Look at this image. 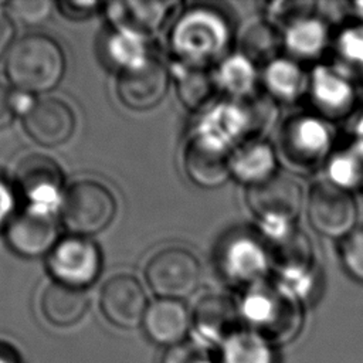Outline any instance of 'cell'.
Wrapping results in <instances>:
<instances>
[{
  "label": "cell",
  "instance_id": "3957f363",
  "mask_svg": "<svg viewBox=\"0 0 363 363\" xmlns=\"http://www.w3.org/2000/svg\"><path fill=\"white\" fill-rule=\"evenodd\" d=\"M230 43V27L216 10H187L174 24L170 47L180 65L206 69L223 55Z\"/></svg>",
  "mask_w": 363,
  "mask_h": 363
},
{
  "label": "cell",
  "instance_id": "e0dca14e",
  "mask_svg": "<svg viewBox=\"0 0 363 363\" xmlns=\"http://www.w3.org/2000/svg\"><path fill=\"white\" fill-rule=\"evenodd\" d=\"M308 92L318 112L325 118L346 116L354 106L356 92L350 79L340 71L318 65L309 78Z\"/></svg>",
  "mask_w": 363,
  "mask_h": 363
},
{
  "label": "cell",
  "instance_id": "4316f807",
  "mask_svg": "<svg viewBox=\"0 0 363 363\" xmlns=\"http://www.w3.org/2000/svg\"><path fill=\"white\" fill-rule=\"evenodd\" d=\"M220 347V363H275L272 345L250 329L237 330Z\"/></svg>",
  "mask_w": 363,
  "mask_h": 363
},
{
  "label": "cell",
  "instance_id": "4dcf8cb0",
  "mask_svg": "<svg viewBox=\"0 0 363 363\" xmlns=\"http://www.w3.org/2000/svg\"><path fill=\"white\" fill-rule=\"evenodd\" d=\"M336 58L343 75L363 79V24L346 27L336 38Z\"/></svg>",
  "mask_w": 363,
  "mask_h": 363
},
{
  "label": "cell",
  "instance_id": "d4e9b609",
  "mask_svg": "<svg viewBox=\"0 0 363 363\" xmlns=\"http://www.w3.org/2000/svg\"><path fill=\"white\" fill-rule=\"evenodd\" d=\"M216 86L233 99H244L254 95L257 71L254 62L245 55L234 54L221 60L214 77Z\"/></svg>",
  "mask_w": 363,
  "mask_h": 363
},
{
  "label": "cell",
  "instance_id": "6da1fadb",
  "mask_svg": "<svg viewBox=\"0 0 363 363\" xmlns=\"http://www.w3.org/2000/svg\"><path fill=\"white\" fill-rule=\"evenodd\" d=\"M67 58L51 35L27 34L11 45L4 58V74L11 88L27 95L52 91L64 78Z\"/></svg>",
  "mask_w": 363,
  "mask_h": 363
},
{
  "label": "cell",
  "instance_id": "603a6c76",
  "mask_svg": "<svg viewBox=\"0 0 363 363\" xmlns=\"http://www.w3.org/2000/svg\"><path fill=\"white\" fill-rule=\"evenodd\" d=\"M99 48L104 62L118 72L139 65L150 57L145 37L123 28L111 27L102 37Z\"/></svg>",
  "mask_w": 363,
  "mask_h": 363
},
{
  "label": "cell",
  "instance_id": "9a60e30c",
  "mask_svg": "<svg viewBox=\"0 0 363 363\" xmlns=\"http://www.w3.org/2000/svg\"><path fill=\"white\" fill-rule=\"evenodd\" d=\"M230 155L231 149L224 145L193 133L183 150L184 172L200 187H218L231 176Z\"/></svg>",
  "mask_w": 363,
  "mask_h": 363
},
{
  "label": "cell",
  "instance_id": "ffe728a7",
  "mask_svg": "<svg viewBox=\"0 0 363 363\" xmlns=\"http://www.w3.org/2000/svg\"><path fill=\"white\" fill-rule=\"evenodd\" d=\"M142 325L152 342L170 347L183 342L191 316L180 301L159 298L147 306Z\"/></svg>",
  "mask_w": 363,
  "mask_h": 363
},
{
  "label": "cell",
  "instance_id": "e575fe53",
  "mask_svg": "<svg viewBox=\"0 0 363 363\" xmlns=\"http://www.w3.org/2000/svg\"><path fill=\"white\" fill-rule=\"evenodd\" d=\"M340 255L347 274L356 281L363 282V227L354 228L345 237Z\"/></svg>",
  "mask_w": 363,
  "mask_h": 363
},
{
  "label": "cell",
  "instance_id": "b9f144b4",
  "mask_svg": "<svg viewBox=\"0 0 363 363\" xmlns=\"http://www.w3.org/2000/svg\"><path fill=\"white\" fill-rule=\"evenodd\" d=\"M357 133H359V139L363 140V116L360 118V121L357 123Z\"/></svg>",
  "mask_w": 363,
  "mask_h": 363
},
{
  "label": "cell",
  "instance_id": "cb8c5ba5",
  "mask_svg": "<svg viewBox=\"0 0 363 363\" xmlns=\"http://www.w3.org/2000/svg\"><path fill=\"white\" fill-rule=\"evenodd\" d=\"M264 85L269 96L281 102H295L309 86V77L294 61L275 58L264 69Z\"/></svg>",
  "mask_w": 363,
  "mask_h": 363
},
{
  "label": "cell",
  "instance_id": "ab89813d",
  "mask_svg": "<svg viewBox=\"0 0 363 363\" xmlns=\"http://www.w3.org/2000/svg\"><path fill=\"white\" fill-rule=\"evenodd\" d=\"M350 7H352V13H353V14L362 21V24H363V1L352 3Z\"/></svg>",
  "mask_w": 363,
  "mask_h": 363
},
{
  "label": "cell",
  "instance_id": "836d02e7",
  "mask_svg": "<svg viewBox=\"0 0 363 363\" xmlns=\"http://www.w3.org/2000/svg\"><path fill=\"white\" fill-rule=\"evenodd\" d=\"M33 99L14 88L0 82V130L13 125L16 118L27 111Z\"/></svg>",
  "mask_w": 363,
  "mask_h": 363
},
{
  "label": "cell",
  "instance_id": "5bb4252c",
  "mask_svg": "<svg viewBox=\"0 0 363 363\" xmlns=\"http://www.w3.org/2000/svg\"><path fill=\"white\" fill-rule=\"evenodd\" d=\"M99 306L109 323L133 329L142 325L149 303L142 284L133 275L118 274L102 286Z\"/></svg>",
  "mask_w": 363,
  "mask_h": 363
},
{
  "label": "cell",
  "instance_id": "44dd1931",
  "mask_svg": "<svg viewBox=\"0 0 363 363\" xmlns=\"http://www.w3.org/2000/svg\"><path fill=\"white\" fill-rule=\"evenodd\" d=\"M277 152L261 139H250L237 145L230 155V172L248 187L275 174Z\"/></svg>",
  "mask_w": 363,
  "mask_h": 363
},
{
  "label": "cell",
  "instance_id": "8d00e7d4",
  "mask_svg": "<svg viewBox=\"0 0 363 363\" xmlns=\"http://www.w3.org/2000/svg\"><path fill=\"white\" fill-rule=\"evenodd\" d=\"M58 13L71 21H82L95 16L104 4L99 1H81V0H62L55 3Z\"/></svg>",
  "mask_w": 363,
  "mask_h": 363
},
{
  "label": "cell",
  "instance_id": "83f0119b",
  "mask_svg": "<svg viewBox=\"0 0 363 363\" xmlns=\"http://www.w3.org/2000/svg\"><path fill=\"white\" fill-rule=\"evenodd\" d=\"M330 182L347 191L363 189V140L356 139L335 150L328 160Z\"/></svg>",
  "mask_w": 363,
  "mask_h": 363
},
{
  "label": "cell",
  "instance_id": "d6986e66",
  "mask_svg": "<svg viewBox=\"0 0 363 363\" xmlns=\"http://www.w3.org/2000/svg\"><path fill=\"white\" fill-rule=\"evenodd\" d=\"M241 319L238 306L227 296L210 294L203 296L196 308L193 323L204 345H223L238 329Z\"/></svg>",
  "mask_w": 363,
  "mask_h": 363
},
{
  "label": "cell",
  "instance_id": "f1b7e54d",
  "mask_svg": "<svg viewBox=\"0 0 363 363\" xmlns=\"http://www.w3.org/2000/svg\"><path fill=\"white\" fill-rule=\"evenodd\" d=\"M216 82L206 69L182 65L176 72V89L182 104L197 111L204 108L214 96Z\"/></svg>",
  "mask_w": 363,
  "mask_h": 363
},
{
  "label": "cell",
  "instance_id": "ba28073f",
  "mask_svg": "<svg viewBox=\"0 0 363 363\" xmlns=\"http://www.w3.org/2000/svg\"><path fill=\"white\" fill-rule=\"evenodd\" d=\"M47 268L55 282L85 289L101 274L102 254L94 240L69 234L47 255Z\"/></svg>",
  "mask_w": 363,
  "mask_h": 363
},
{
  "label": "cell",
  "instance_id": "60d3db41",
  "mask_svg": "<svg viewBox=\"0 0 363 363\" xmlns=\"http://www.w3.org/2000/svg\"><path fill=\"white\" fill-rule=\"evenodd\" d=\"M0 363H17V360L9 350L0 347Z\"/></svg>",
  "mask_w": 363,
  "mask_h": 363
},
{
  "label": "cell",
  "instance_id": "484cf974",
  "mask_svg": "<svg viewBox=\"0 0 363 363\" xmlns=\"http://www.w3.org/2000/svg\"><path fill=\"white\" fill-rule=\"evenodd\" d=\"M328 40L326 24L312 16L298 20L285 28V45L296 58H316L328 45Z\"/></svg>",
  "mask_w": 363,
  "mask_h": 363
},
{
  "label": "cell",
  "instance_id": "7402d4cb",
  "mask_svg": "<svg viewBox=\"0 0 363 363\" xmlns=\"http://www.w3.org/2000/svg\"><path fill=\"white\" fill-rule=\"evenodd\" d=\"M40 305L47 322L57 328H68L84 318L89 306V296L85 289L54 281L44 289Z\"/></svg>",
  "mask_w": 363,
  "mask_h": 363
},
{
  "label": "cell",
  "instance_id": "5b68a950",
  "mask_svg": "<svg viewBox=\"0 0 363 363\" xmlns=\"http://www.w3.org/2000/svg\"><path fill=\"white\" fill-rule=\"evenodd\" d=\"M332 129L318 116H291L279 130L277 153L296 172H312L332 155Z\"/></svg>",
  "mask_w": 363,
  "mask_h": 363
},
{
  "label": "cell",
  "instance_id": "f546056e",
  "mask_svg": "<svg viewBox=\"0 0 363 363\" xmlns=\"http://www.w3.org/2000/svg\"><path fill=\"white\" fill-rule=\"evenodd\" d=\"M241 50L252 62L267 64L277 58L278 51V38L274 27L269 23L255 21L248 24L241 34Z\"/></svg>",
  "mask_w": 363,
  "mask_h": 363
},
{
  "label": "cell",
  "instance_id": "d6a6232c",
  "mask_svg": "<svg viewBox=\"0 0 363 363\" xmlns=\"http://www.w3.org/2000/svg\"><path fill=\"white\" fill-rule=\"evenodd\" d=\"M313 3L308 1H277L267 7V16L272 27L288 28L298 20L312 16Z\"/></svg>",
  "mask_w": 363,
  "mask_h": 363
},
{
  "label": "cell",
  "instance_id": "1f68e13d",
  "mask_svg": "<svg viewBox=\"0 0 363 363\" xmlns=\"http://www.w3.org/2000/svg\"><path fill=\"white\" fill-rule=\"evenodd\" d=\"M9 16L26 26H41L54 13L55 3L51 0H14L4 6Z\"/></svg>",
  "mask_w": 363,
  "mask_h": 363
},
{
  "label": "cell",
  "instance_id": "2e32d148",
  "mask_svg": "<svg viewBox=\"0 0 363 363\" xmlns=\"http://www.w3.org/2000/svg\"><path fill=\"white\" fill-rule=\"evenodd\" d=\"M269 264L268 250L247 235L227 241L220 255V267L228 281L248 288L262 281Z\"/></svg>",
  "mask_w": 363,
  "mask_h": 363
},
{
  "label": "cell",
  "instance_id": "8992f818",
  "mask_svg": "<svg viewBox=\"0 0 363 363\" xmlns=\"http://www.w3.org/2000/svg\"><path fill=\"white\" fill-rule=\"evenodd\" d=\"M247 203L261 221L267 238L277 237L291 228L302 207L301 186L289 176L275 173L269 179L250 186Z\"/></svg>",
  "mask_w": 363,
  "mask_h": 363
},
{
  "label": "cell",
  "instance_id": "9c48e42d",
  "mask_svg": "<svg viewBox=\"0 0 363 363\" xmlns=\"http://www.w3.org/2000/svg\"><path fill=\"white\" fill-rule=\"evenodd\" d=\"M14 183L27 207L55 213L64 197V173L60 164L43 153H31L16 167Z\"/></svg>",
  "mask_w": 363,
  "mask_h": 363
},
{
  "label": "cell",
  "instance_id": "7a4b0ae2",
  "mask_svg": "<svg viewBox=\"0 0 363 363\" xmlns=\"http://www.w3.org/2000/svg\"><path fill=\"white\" fill-rule=\"evenodd\" d=\"M238 309L248 329L271 345L294 339L303 320L299 298L279 284L251 285Z\"/></svg>",
  "mask_w": 363,
  "mask_h": 363
},
{
  "label": "cell",
  "instance_id": "8fae6325",
  "mask_svg": "<svg viewBox=\"0 0 363 363\" xmlns=\"http://www.w3.org/2000/svg\"><path fill=\"white\" fill-rule=\"evenodd\" d=\"M54 214L27 206L14 214L4 231L10 250L24 258L48 255L60 241L58 223Z\"/></svg>",
  "mask_w": 363,
  "mask_h": 363
},
{
  "label": "cell",
  "instance_id": "4fadbf2b",
  "mask_svg": "<svg viewBox=\"0 0 363 363\" xmlns=\"http://www.w3.org/2000/svg\"><path fill=\"white\" fill-rule=\"evenodd\" d=\"M75 126L77 119L71 106L52 96L33 99L23 113L24 132L44 147H57L65 143L74 135Z\"/></svg>",
  "mask_w": 363,
  "mask_h": 363
},
{
  "label": "cell",
  "instance_id": "7c38bea8",
  "mask_svg": "<svg viewBox=\"0 0 363 363\" xmlns=\"http://www.w3.org/2000/svg\"><path fill=\"white\" fill-rule=\"evenodd\" d=\"M170 75L164 64L149 57L139 65L118 72L116 95L132 111H147L162 102L169 89Z\"/></svg>",
  "mask_w": 363,
  "mask_h": 363
},
{
  "label": "cell",
  "instance_id": "d590c367",
  "mask_svg": "<svg viewBox=\"0 0 363 363\" xmlns=\"http://www.w3.org/2000/svg\"><path fill=\"white\" fill-rule=\"evenodd\" d=\"M162 363H214L204 343L182 342L167 347Z\"/></svg>",
  "mask_w": 363,
  "mask_h": 363
},
{
  "label": "cell",
  "instance_id": "30bf717a",
  "mask_svg": "<svg viewBox=\"0 0 363 363\" xmlns=\"http://www.w3.org/2000/svg\"><path fill=\"white\" fill-rule=\"evenodd\" d=\"M357 217L356 203L350 191L319 182L312 186L308 197V220L322 235L337 238L349 235Z\"/></svg>",
  "mask_w": 363,
  "mask_h": 363
},
{
  "label": "cell",
  "instance_id": "f35d334b",
  "mask_svg": "<svg viewBox=\"0 0 363 363\" xmlns=\"http://www.w3.org/2000/svg\"><path fill=\"white\" fill-rule=\"evenodd\" d=\"M14 204L16 199L13 189L10 187V184L0 179V224L9 223V220L13 217Z\"/></svg>",
  "mask_w": 363,
  "mask_h": 363
},
{
  "label": "cell",
  "instance_id": "277c9868",
  "mask_svg": "<svg viewBox=\"0 0 363 363\" xmlns=\"http://www.w3.org/2000/svg\"><path fill=\"white\" fill-rule=\"evenodd\" d=\"M118 203L113 193L96 180L74 182L64 193L60 218L71 235L92 237L115 218Z\"/></svg>",
  "mask_w": 363,
  "mask_h": 363
},
{
  "label": "cell",
  "instance_id": "74e56055",
  "mask_svg": "<svg viewBox=\"0 0 363 363\" xmlns=\"http://www.w3.org/2000/svg\"><path fill=\"white\" fill-rule=\"evenodd\" d=\"M16 27L9 14L0 13V60L6 58L11 45L14 44Z\"/></svg>",
  "mask_w": 363,
  "mask_h": 363
},
{
  "label": "cell",
  "instance_id": "ac0fdd59",
  "mask_svg": "<svg viewBox=\"0 0 363 363\" xmlns=\"http://www.w3.org/2000/svg\"><path fill=\"white\" fill-rule=\"evenodd\" d=\"M176 6L172 1H112L104 4V13L111 27L147 37L164 26Z\"/></svg>",
  "mask_w": 363,
  "mask_h": 363
},
{
  "label": "cell",
  "instance_id": "52a82bcc",
  "mask_svg": "<svg viewBox=\"0 0 363 363\" xmlns=\"http://www.w3.org/2000/svg\"><path fill=\"white\" fill-rule=\"evenodd\" d=\"M145 277L159 298L179 301L196 291L201 278V267L197 257L187 248L166 247L150 257Z\"/></svg>",
  "mask_w": 363,
  "mask_h": 363
}]
</instances>
